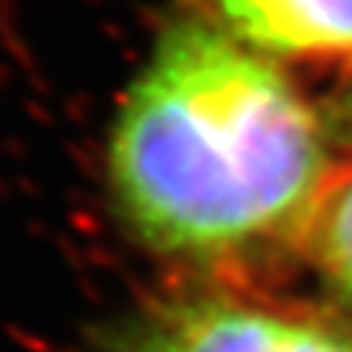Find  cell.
<instances>
[{
    "instance_id": "7a4b0ae2",
    "label": "cell",
    "mask_w": 352,
    "mask_h": 352,
    "mask_svg": "<svg viewBox=\"0 0 352 352\" xmlns=\"http://www.w3.org/2000/svg\"><path fill=\"white\" fill-rule=\"evenodd\" d=\"M294 318L226 297L155 306L121 337L124 352H281Z\"/></svg>"
},
{
    "instance_id": "3957f363",
    "label": "cell",
    "mask_w": 352,
    "mask_h": 352,
    "mask_svg": "<svg viewBox=\"0 0 352 352\" xmlns=\"http://www.w3.org/2000/svg\"><path fill=\"white\" fill-rule=\"evenodd\" d=\"M232 37L287 59L352 56V0H210Z\"/></svg>"
},
{
    "instance_id": "5b68a950",
    "label": "cell",
    "mask_w": 352,
    "mask_h": 352,
    "mask_svg": "<svg viewBox=\"0 0 352 352\" xmlns=\"http://www.w3.org/2000/svg\"><path fill=\"white\" fill-rule=\"evenodd\" d=\"M281 352H352V337L312 322H291Z\"/></svg>"
},
{
    "instance_id": "6da1fadb",
    "label": "cell",
    "mask_w": 352,
    "mask_h": 352,
    "mask_svg": "<svg viewBox=\"0 0 352 352\" xmlns=\"http://www.w3.org/2000/svg\"><path fill=\"white\" fill-rule=\"evenodd\" d=\"M105 164L124 226L182 260L303 235L331 179L322 124L297 87L195 19L158 37L115 115Z\"/></svg>"
},
{
    "instance_id": "277c9868",
    "label": "cell",
    "mask_w": 352,
    "mask_h": 352,
    "mask_svg": "<svg viewBox=\"0 0 352 352\" xmlns=\"http://www.w3.org/2000/svg\"><path fill=\"white\" fill-rule=\"evenodd\" d=\"M303 238L324 278L352 303V167L331 173Z\"/></svg>"
}]
</instances>
